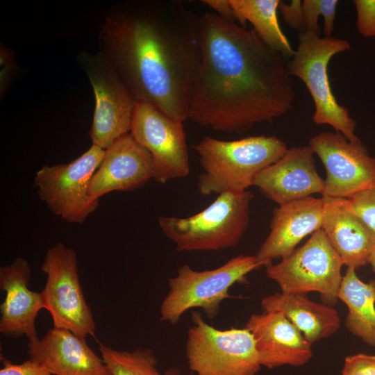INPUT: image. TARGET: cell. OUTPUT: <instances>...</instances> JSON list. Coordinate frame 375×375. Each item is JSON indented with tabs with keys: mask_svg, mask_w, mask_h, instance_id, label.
Returning <instances> with one entry per match:
<instances>
[{
	"mask_svg": "<svg viewBox=\"0 0 375 375\" xmlns=\"http://www.w3.org/2000/svg\"><path fill=\"white\" fill-rule=\"evenodd\" d=\"M199 26L200 15L176 1H119L100 25L99 51L136 102L183 122L201 62Z\"/></svg>",
	"mask_w": 375,
	"mask_h": 375,
	"instance_id": "1",
	"label": "cell"
},
{
	"mask_svg": "<svg viewBox=\"0 0 375 375\" xmlns=\"http://www.w3.org/2000/svg\"><path fill=\"white\" fill-rule=\"evenodd\" d=\"M199 30L201 62L188 119L240 133L292 109L295 91L285 58L253 29L206 12Z\"/></svg>",
	"mask_w": 375,
	"mask_h": 375,
	"instance_id": "2",
	"label": "cell"
},
{
	"mask_svg": "<svg viewBox=\"0 0 375 375\" xmlns=\"http://www.w3.org/2000/svg\"><path fill=\"white\" fill-rule=\"evenodd\" d=\"M193 147L203 168L197 188L205 196L247 190L257 176L288 149L285 143L274 135L249 136L231 141L205 137Z\"/></svg>",
	"mask_w": 375,
	"mask_h": 375,
	"instance_id": "3",
	"label": "cell"
},
{
	"mask_svg": "<svg viewBox=\"0 0 375 375\" xmlns=\"http://www.w3.org/2000/svg\"><path fill=\"white\" fill-rule=\"evenodd\" d=\"M253 195L229 191L199 212L188 217H158L162 233L178 251H218L236 246L246 232Z\"/></svg>",
	"mask_w": 375,
	"mask_h": 375,
	"instance_id": "4",
	"label": "cell"
},
{
	"mask_svg": "<svg viewBox=\"0 0 375 375\" xmlns=\"http://www.w3.org/2000/svg\"><path fill=\"white\" fill-rule=\"evenodd\" d=\"M350 49L351 44L346 40L322 38L319 33L308 31L299 35L297 48L287 68L290 76L303 81L312 98V121L316 124L331 126L351 142L360 143L355 133L356 122L349 115L348 108L338 103L328 74L333 56Z\"/></svg>",
	"mask_w": 375,
	"mask_h": 375,
	"instance_id": "5",
	"label": "cell"
},
{
	"mask_svg": "<svg viewBox=\"0 0 375 375\" xmlns=\"http://www.w3.org/2000/svg\"><path fill=\"white\" fill-rule=\"evenodd\" d=\"M262 266L256 256L250 255L233 257L212 269L196 271L188 265L181 266L169 279V291L160 307V320L176 324L185 312L196 308L208 318H215L222 301L231 297V286L243 283L248 274Z\"/></svg>",
	"mask_w": 375,
	"mask_h": 375,
	"instance_id": "6",
	"label": "cell"
},
{
	"mask_svg": "<svg viewBox=\"0 0 375 375\" xmlns=\"http://www.w3.org/2000/svg\"><path fill=\"white\" fill-rule=\"evenodd\" d=\"M185 356L197 375H255L261 365L251 333L246 328L219 330L192 312Z\"/></svg>",
	"mask_w": 375,
	"mask_h": 375,
	"instance_id": "7",
	"label": "cell"
},
{
	"mask_svg": "<svg viewBox=\"0 0 375 375\" xmlns=\"http://www.w3.org/2000/svg\"><path fill=\"white\" fill-rule=\"evenodd\" d=\"M342 265L321 228L279 262L265 266V274L279 285L282 292L306 294L317 292L325 303L332 306L338 300Z\"/></svg>",
	"mask_w": 375,
	"mask_h": 375,
	"instance_id": "8",
	"label": "cell"
},
{
	"mask_svg": "<svg viewBox=\"0 0 375 375\" xmlns=\"http://www.w3.org/2000/svg\"><path fill=\"white\" fill-rule=\"evenodd\" d=\"M105 149L92 144L73 161L43 165L34 177L40 199L55 215L72 224H83L99 206L89 194L92 178L99 167Z\"/></svg>",
	"mask_w": 375,
	"mask_h": 375,
	"instance_id": "9",
	"label": "cell"
},
{
	"mask_svg": "<svg viewBox=\"0 0 375 375\" xmlns=\"http://www.w3.org/2000/svg\"><path fill=\"white\" fill-rule=\"evenodd\" d=\"M41 269L47 275L41 294L53 327L70 331L83 339L94 335L96 324L79 281L76 251L56 243L47 250Z\"/></svg>",
	"mask_w": 375,
	"mask_h": 375,
	"instance_id": "10",
	"label": "cell"
},
{
	"mask_svg": "<svg viewBox=\"0 0 375 375\" xmlns=\"http://www.w3.org/2000/svg\"><path fill=\"white\" fill-rule=\"evenodd\" d=\"M77 60L92 87L95 108L90 131L92 144L103 149L130 133L136 101L99 51H81Z\"/></svg>",
	"mask_w": 375,
	"mask_h": 375,
	"instance_id": "11",
	"label": "cell"
},
{
	"mask_svg": "<svg viewBox=\"0 0 375 375\" xmlns=\"http://www.w3.org/2000/svg\"><path fill=\"white\" fill-rule=\"evenodd\" d=\"M129 133L149 153L153 179L156 182L165 183L189 174V157L183 122L149 103L137 102Z\"/></svg>",
	"mask_w": 375,
	"mask_h": 375,
	"instance_id": "12",
	"label": "cell"
},
{
	"mask_svg": "<svg viewBox=\"0 0 375 375\" xmlns=\"http://www.w3.org/2000/svg\"><path fill=\"white\" fill-rule=\"evenodd\" d=\"M309 145L326 172L322 197L350 198L375 183V158L361 142H351L338 132H322Z\"/></svg>",
	"mask_w": 375,
	"mask_h": 375,
	"instance_id": "13",
	"label": "cell"
},
{
	"mask_svg": "<svg viewBox=\"0 0 375 375\" xmlns=\"http://www.w3.org/2000/svg\"><path fill=\"white\" fill-rule=\"evenodd\" d=\"M314 154L309 144L288 149L257 176L253 186L278 206L322 194L325 181L317 171Z\"/></svg>",
	"mask_w": 375,
	"mask_h": 375,
	"instance_id": "14",
	"label": "cell"
},
{
	"mask_svg": "<svg viewBox=\"0 0 375 375\" xmlns=\"http://www.w3.org/2000/svg\"><path fill=\"white\" fill-rule=\"evenodd\" d=\"M252 335L261 366L300 367L312 356L311 344L281 312L253 314L245 324Z\"/></svg>",
	"mask_w": 375,
	"mask_h": 375,
	"instance_id": "15",
	"label": "cell"
},
{
	"mask_svg": "<svg viewBox=\"0 0 375 375\" xmlns=\"http://www.w3.org/2000/svg\"><path fill=\"white\" fill-rule=\"evenodd\" d=\"M153 177L149 153L128 133L105 150L88 192L90 196L99 199L113 191H132L142 188Z\"/></svg>",
	"mask_w": 375,
	"mask_h": 375,
	"instance_id": "16",
	"label": "cell"
},
{
	"mask_svg": "<svg viewBox=\"0 0 375 375\" xmlns=\"http://www.w3.org/2000/svg\"><path fill=\"white\" fill-rule=\"evenodd\" d=\"M323 199L309 197L274 208L269 233L256 257L262 266L290 254L306 236L322 228Z\"/></svg>",
	"mask_w": 375,
	"mask_h": 375,
	"instance_id": "17",
	"label": "cell"
},
{
	"mask_svg": "<svg viewBox=\"0 0 375 375\" xmlns=\"http://www.w3.org/2000/svg\"><path fill=\"white\" fill-rule=\"evenodd\" d=\"M31 276L29 263L21 257L0 268V288L6 293L0 306V332L5 335L38 338L35 319L45 306L41 292L28 288Z\"/></svg>",
	"mask_w": 375,
	"mask_h": 375,
	"instance_id": "18",
	"label": "cell"
},
{
	"mask_svg": "<svg viewBox=\"0 0 375 375\" xmlns=\"http://www.w3.org/2000/svg\"><path fill=\"white\" fill-rule=\"evenodd\" d=\"M322 198V229L343 265L357 269L369 264L375 233L353 211L347 198Z\"/></svg>",
	"mask_w": 375,
	"mask_h": 375,
	"instance_id": "19",
	"label": "cell"
},
{
	"mask_svg": "<svg viewBox=\"0 0 375 375\" xmlns=\"http://www.w3.org/2000/svg\"><path fill=\"white\" fill-rule=\"evenodd\" d=\"M28 348L30 359L53 375H111L85 339L66 329L53 327L42 338L28 340Z\"/></svg>",
	"mask_w": 375,
	"mask_h": 375,
	"instance_id": "20",
	"label": "cell"
},
{
	"mask_svg": "<svg viewBox=\"0 0 375 375\" xmlns=\"http://www.w3.org/2000/svg\"><path fill=\"white\" fill-rule=\"evenodd\" d=\"M260 304L264 312H282L311 344L331 336L340 327L335 309L311 301L306 294L276 292L262 298Z\"/></svg>",
	"mask_w": 375,
	"mask_h": 375,
	"instance_id": "21",
	"label": "cell"
},
{
	"mask_svg": "<svg viewBox=\"0 0 375 375\" xmlns=\"http://www.w3.org/2000/svg\"><path fill=\"white\" fill-rule=\"evenodd\" d=\"M356 269L347 267L338 293V299L346 304L347 329L367 344L375 347V278L361 281Z\"/></svg>",
	"mask_w": 375,
	"mask_h": 375,
	"instance_id": "22",
	"label": "cell"
},
{
	"mask_svg": "<svg viewBox=\"0 0 375 375\" xmlns=\"http://www.w3.org/2000/svg\"><path fill=\"white\" fill-rule=\"evenodd\" d=\"M234 9L238 22L246 27L247 22L260 40L271 49L285 58L292 57L294 50L286 35L280 28L277 10L279 0H229Z\"/></svg>",
	"mask_w": 375,
	"mask_h": 375,
	"instance_id": "23",
	"label": "cell"
},
{
	"mask_svg": "<svg viewBox=\"0 0 375 375\" xmlns=\"http://www.w3.org/2000/svg\"><path fill=\"white\" fill-rule=\"evenodd\" d=\"M99 349L111 375H161L154 353L149 349L118 351L100 343Z\"/></svg>",
	"mask_w": 375,
	"mask_h": 375,
	"instance_id": "24",
	"label": "cell"
},
{
	"mask_svg": "<svg viewBox=\"0 0 375 375\" xmlns=\"http://www.w3.org/2000/svg\"><path fill=\"white\" fill-rule=\"evenodd\" d=\"M347 199L353 211L375 233V183Z\"/></svg>",
	"mask_w": 375,
	"mask_h": 375,
	"instance_id": "25",
	"label": "cell"
},
{
	"mask_svg": "<svg viewBox=\"0 0 375 375\" xmlns=\"http://www.w3.org/2000/svg\"><path fill=\"white\" fill-rule=\"evenodd\" d=\"M334 2L332 0H304L302 11L306 31H310L319 34L318 17L328 18L333 13ZM305 31V32H306Z\"/></svg>",
	"mask_w": 375,
	"mask_h": 375,
	"instance_id": "26",
	"label": "cell"
},
{
	"mask_svg": "<svg viewBox=\"0 0 375 375\" xmlns=\"http://www.w3.org/2000/svg\"><path fill=\"white\" fill-rule=\"evenodd\" d=\"M358 32L365 38L375 37V0H354Z\"/></svg>",
	"mask_w": 375,
	"mask_h": 375,
	"instance_id": "27",
	"label": "cell"
},
{
	"mask_svg": "<svg viewBox=\"0 0 375 375\" xmlns=\"http://www.w3.org/2000/svg\"><path fill=\"white\" fill-rule=\"evenodd\" d=\"M0 97L2 99L18 72L14 52L4 44H0Z\"/></svg>",
	"mask_w": 375,
	"mask_h": 375,
	"instance_id": "28",
	"label": "cell"
},
{
	"mask_svg": "<svg viewBox=\"0 0 375 375\" xmlns=\"http://www.w3.org/2000/svg\"><path fill=\"white\" fill-rule=\"evenodd\" d=\"M342 375H375V355L358 353L346 357Z\"/></svg>",
	"mask_w": 375,
	"mask_h": 375,
	"instance_id": "29",
	"label": "cell"
},
{
	"mask_svg": "<svg viewBox=\"0 0 375 375\" xmlns=\"http://www.w3.org/2000/svg\"><path fill=\"white\" fill-rule=\"evenodd\" d=\"M0 375H53L46 367L31 359L21 364L3 360Z\"/></svg>",
	"mask_w": 375,
	"mask_h": 375,
	"instance_id": "30",
	"label": "cell"
},
{
	"mask_svg": "<svg viewBox=\"0 0 375 375\" xmlns=\"http://www.w3.org/2000/svg\"><path fill=\"white\" fill-rule=\"evenodd\" d=\"M278 9L284 21L292 28L303 33L306 31L302 11V1L292 0L290 4L280 1Z\"/></svg>",
	"mask_w": 375,
	"mask_h": 375,
	"instance_id": "31",
	"label": "cell"
},
{
	"mask_svg": "<svg viewBox=\"0 0 375 375\" xmlns=\"http://www.w3.org/2000/svg\"><path fill=\"white\" fill-rule=\"evenodd\" d=\"M202 2L215 11L220 17L236 23L237 16L229 0H203Z\"/></svg>",
	"mask_w": 375,
	"mask_h": 375,
	"instance_id": "32",
	"label": "cell"
},
{
	"mask_svg": "<svg viewBox=\"0 0 375 375\" xmlns=\"http://www.w3.org/2000/svg\"><path fill=\"white\" fill-rule=\"evenodd\" d=\"M369 264L370 265L373 272L375 274V247L370 256Z\"/></svg>",
	"mask_w": 375,
	"mask_h": 375,
	"instance_id": "33",
	"label": "cell"
},
{
	"mask_svg": "<svg viewBox=\"0 0 375 375\" xmlns=\"http://www.w3.org/2000/svg\"><path fill=\"white\" fill-rule=\"evenodd\" d=\"M163 375H182L181 372L175 368L168 369ZM191 375V374H188Z\"/></svg>",
	"mask_w": 375,
	"mask_h": 375,
	"instance_id": "34",
	"label": "cell"
}]
</instances>
